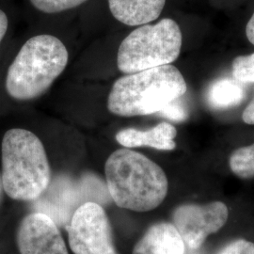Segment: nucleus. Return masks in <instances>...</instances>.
<instances>
[{
	"mask_svg": "<svg viewBox=\"0 0 254 254\" xmlns=\"http://www.w3.org/2000/svg\"><path fill=\"white\" fill-rule=\"evenodd\" d=\"M177 130L169 123H161L147 130L126 128L119 131L116 140L126 148L151 147L156 150L172 151L176 147L174 141Z\"/></svg>",
	"mask_w": 254,
	"mask_h": 254,
	"instance_id": "9d476101",
	"label": "nucleus"
},
{
	"mask_svg": "<svg viewBox=\"0 0 254 254\" xmlns=\"http://www.w3.org/2000/svg\"><path fill=\"white\" fill-rule=\"evenodd\" d=\"M229 210L225 203L184 204L173 212V224L185 245L199 249L210 235L218 232L227 222Z\"/></svg>",
	"mask_w": 254,
	"mask_h": 254,
	"instance_id": "6e6552de",
	"label": "nucleus"
},
{
	"mask_svg": "<svg viewBox=\"0 0 254 254\" xmlns=\"http://www.w3.org/2000/svg\"><path fill=\"white\" fill-rule=\"evenodd\" d=\"M177 100H174L172 103H170L169 105H167L158 113L162 114L164 117L173 120L175 122L185 121L186 119L188 118V113H187L186 109H184V107L182 106L180 103H178Z\"/></svg>",
	"mask_w": 254,
	"mask_h": 254,
	"instance_id": "a211bd4d",
	"label": "nucleus"
},
{
	"mask_svg": "<svg viewBox=\"0 0 254 254\" xmlns=\"http://www.w3.org/2000/svg\"><path fill=\"white\" fill-rule=\"evenodd\" d=\"M181 29L171 18L142 25L122 42L117 65L122 73H134L173 64L181 52Z\"/></svg>",
	"mask_w": 254,
	"mask_h": 254,
	"instance_id": "39448f33",
	"label": "nucleus"
},
{
	"mask_svg": "<svg viewBox=\"0 0 254 254\" xmlns=\"http://www.w3.org/2000/svg\"><path fill=\"white\" fill-rule=\"evenodd\" d=\"M231 171L237 177L251 179L254 177V143L241 147L236 150L230 156Z\"/></svg>",
	"mask_w": 254,
	"mask_h": 254,
	"instance_id": "4468645a",
	"label": "nucleus"
},
{
	"mask_svg": "<svg viewBox=\"0 0 254 254\" xmlns=\"http://www.w3.org/2000/svg\"><path fill=\"white\" fill-rule=\"evenodd\" d=\"M245 93L243 83L235 78H221L210 86L207 101L214 109H229L242 103Z\"/></svg>",
	"mask_w": 254,
	"mask_h": 254,
	"instance_id": "ddd939ff",
	"label": "nucleus"
},
{
	"mask_svg": "<svg viewBox=\"0 0 254 254\" xmlns=\"http://www.w3.org/2000/svg\"><path fill=\"white\" fill-rule=\"evenodd\" d=\"M9 29V18L6 12L0 9V46L2 45L4 38L6 36Z\"/></svg>",
	"mask_w": 254,
	"mask_h": 254,
	"instance_id": "6ab92c4d",
	"label": "nucleus"
},
{
	"mask_svg": "<svg viewBox=\"0 0 254 254\" xmlns=\"http://www.w3.org/2000/svg\"><path fill=\"white\" fill-rule=\"evenodd\" d=\"M188 90L181 72L167 64L129 73L114 82L108 98L109 112L121 117L160 112Z\"/></svg>",
	"mask_w": 254,
	"mask_h": 254,
	"instance_id": "7ed1b4c3",
	"label": "nucleus"
},
{
	"mask_svg": "<svg viewBox=\"0 0 254 254\" xmlns=\"http://www.w3.org/2000/svg\"><path fill=\"white\" fill-rule=\"evenodd\" d=\"M33 7L45 13H58L73 9L87 0H29Z\"/></svg>",
	"mask_w": 254,
	"mask_h": 254,
	"instance_id": "dca6fc26",
	"label": "nucleus"
},
{
	"mask_svg": "<svg viewBox=\"0 0 254 254\" xmlns=\"http://www.w3.org/2000/svg\"><path fill=\"white\" fill-rule=\"evenodd\" d=\"M2 186L14 200H35L51 183V169L41 139L31 131L11 128L1 143Z\"/></svg>",
	"mask_w": 254,
	"mask_h": 254,
	"instance_id": "20e7f679",
	"label": "nucleus"
},
{
	"mask_svg": "<svg viewBox=\"0 0 254 254\" xmlns=\"http://www.w3.org/2000/svg\"><path fill=\"white\" fill-rule=\"evenodd\" d=\"M17 242L21 254H68L54 220L39 212L23 219Z\"/></svg>",
	"mask_w": 254,
	"mask_h": 254,
	"instance_id": "1a4fd4ad",
	"label": "nucleus"
},
{
	"mask_svg": "<svg viewBox=\"0 0 254 254\" xmlns=\"http://www.w3.org/2000/svg\"><path fill=\"white\" fill-rule=\"evenodd\" d=\"M166 0H109V9L127 26H142L158 18Z\"/></svg>",
	"mask_w": 254,
	"mask_h": 254,
	"instance_id": "f8f14e48",
	"label": "nucleus"
},
{
	"mask_svg": "<svg viewBox=\"0 0 254 254\" xmlns=\"http://www.w3.org/2000/svg\"><path fill=\"white\" fill-rule=\"evenodd\" d=\"M110 199L108 188L95 176H86L80 182L61 177L50 183L35 200L33 208L52 218L57 225L67 227L82 204L92 201L101 205Z\"/></svg>",
	"mask_w": 254,
	"mask_h": 254,
	"instance_id": "423d86ee",
	"label": "nucleus"
},
{
	"mask_svg": "<svg viewBox=\"0 0 254 254\" xmlns=\"http://www.w3.org/2000/svg\"><path fill=\"white\" fill-rule=\"evenodd\" d=\"M218 254H254V244L246 239H237L224 247Z\"/></svg>",
	"mask_w": 254,
	"mask_h": 254,
	"instance_id": "f3484780",
	"label": "nucleus"
},
{
	"mask_svg": "<svg viewBox=\"0 0 254 254\" xmlns=\"http://www.w3.org/2000/svg\"><path fill=\"white\" fill-rule=\"evenodd\" d=\"M110 198L122 208L147 212L165 200L169 182L157 164L129 149H119L109 155L106 166Z\"/></svg>",
	"mask_w": 254,
	"mask_h": 254,
	"instance_id": "f257e3e1",
	"label": "nucleus"
},
{
	"mask_svg": "<svg viewBox=\"0 0 254 254\" xmlns=\"http://www.w3.org/2000/svg\"><path fill=\"white\" fill-rule=\"evenodd\" d=\"M1 188H2V179L0 177V193H1Z\"/></svg>",
	"mask_w": 254,
	"mask_h": 254,
	"instance_id": "4be33fe9",
	"label": "nucleus"
},
{
	"mask_svg": "<svg viewBox=\"0 0 254 254\" xmlns=\"http://www.w3.org/2000/svg\"><path fill=\"white\" fill-rule=\"evenodd\" d=\"M66 229L74 254H117L108 216L96 202L82 204Z\"/></svg>",
	"mask_w": 254,
	"mask_h": 254,
	"instance_id": "0eeeda50",
	"label": "nucleus"
},
{
	"mask_svg": "<svg viewBox=\"0 0 254 254\" xmlns=\"http://www.w3.org/2000/svg\"><path fill=\"white\" fill-rule=\"evenodd\" d=\"M68 61V50L57 37H31L21 46L7 69L6 93L18 102L36 99L63 73Z\"/></svg>",
	"mask_w": 254,
	"mask_h": 254,
	"instance_id": "f03ea898",
	"label": "nucleus"
},
{
	"mask_svg": "<svg viewBox=\"0 0 254 254\" xmlns=\"http://www.w3.org/2000/svg\"><path fill=\"white\" fill-rule=\"evenodd\" d=\"M246 35L248 40L254 45V12L246 27Z\"/></svg>",
	"mask_w": 254,
	"mask_h": 254,
	"instance_id": "412c9836",
	"label": "nucleus"
},
{
	"mask_svg": "<svg viewBox=\"0 0 254 254\" xmlns=\"http://www.w3.org/2000/svg\"><path fill=\"white\" fill-rule=\"evenodd\" d=\"M232 75L243 84L254 83V53L236 58L232 64Z\"/></svg>",
	"mask_w": 254,
	"mask_h": 254,
	"instance_id": "2eb2a0df",
	"label": "nucleus"
},
{
	"mask_svg": "<svg viewBox=\"0 0 254 254\" xmlns=\"http://www.w3.org/2000/svg\"><path fill=\"white\" fill-rule=\"evenodd\" d=\"M242 119L247 125H254V96L252 102L249 104V106L246 108L243 114H242Z\"/></svg>",
	"mask_w": 254,
	"mask_h": 254,
	"instance_id": "aec40b11",
	"label": "nucleus"
},
{
	"mask_svg": "<svg viewBox=\"0 0 254 254\" xmlns=\"http://www.w3.org/2000/svg\"><path fill=\"white\" fill-rule=\"evenodd\" d=\"M186 245L173 223L159 222L149 228L133 254H185Z\"/></svg>",
	"mask_w": 254,
	"mask_h": 254,
	"instance_id": "9b49d317",
	"label": "nucleus"
}]
</instances>
